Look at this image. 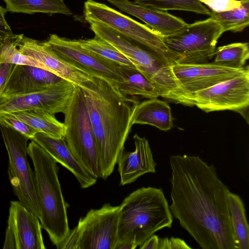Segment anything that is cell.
<instances>
[{
    "mask_svg": "<svg viewBox=\"0 0 249 249\" xmlns=\"http://www.w3.org/2000/svg\"><path fill=\"white\" fill-rule=\"evenodd\" d=\"M222 28L209 18L187 24L172 35L161 36L169 50L177 58V63L200 64L209 63L213 56Z\"/></svg>",
    "mask_w": 249,
    "mask_h": 249,
    "instance_id": "52a82bcc",
    "label": "cell"
},
{
    "mask_svg": "<svg viewBox=\"0 0 249 249\" xmlns=\"http://www.w3.org/2000/svg\"><path fill=\"white\" fill-rule=\"evenodd\" d=\"M133 139L134 151L123 150L117 159L116 163L118 164L121 185L130 184L145 174L156 172V163L148 141L137 134L134 135Z\"/></svg>",
    "mask_w": 249,
    "mask_h": 249,
    "instance_id": "ac0fdd59",
    "label": "cell"
},
{
    "mask_svg": "<svg viewBox=\"0 0 249 249\" xmlns=\"http://www.w3.org/2000/svg\"><path fill=\"white\" fill-rule=\"evenodd\" d=\"M207 5L213 12H221L238 8L240 0H198Z\"/></svg>",
    "mask_w": 249,
    "mask_h": 249,
    "instance_id": "d6a6232c",
    "label": "cell"
},
{
    "mask_svg": "<svg viewBox=\"0 0 249 249\" xmlns=\"http://www.w3.org/2000/svg\"><path fill=\"white\" fill-rule=\"evenodd\" d=\"M2 63L28 65L46 70L41 63L19 51L14 34L7 37L0 45V64Z\"/></svg>",
    "mask_w": 249,
    "mask_h": 249,
    "instance_id": "f546056e",
    "label": "cell"
},
{
    "mask_svg": "<svg viewBox=\"0 0 249 249\" xmlns=\"http://www.w3.org/2000/svg\"><path fill=\"white\" fill-rule=\"evenodd\" d=\"M39 218L19 201H10L3 249H45Z\"/></svg>",
    "mask_w": 249,
    "mask_h": 249,
    "instance_id": "5bb4252c",
    "label": "cell"
},
{
    "mask_svg": "<svg viewBox=\"0 0 249 249\" xmlns=\"http://www.w3.org/2000/svg\"><path fill=\"white\" fill-rule=\"evenodd\" d=\"M118 69L123 82L116 86L123 95L140 96L147 99L160 96L158 88L134 65L119 64Z\"/></svg>",
    "mask_w": 249,
    "mask_h": 249,
    "instance_id": "7402d4cb",
    "label": "cell"
},
{
    "mask_svg": "<svg viewBox=\"0 0 249 249\" xmlns=\"http://www.w3.org/2000/svg\"><path fill=\"white\" fill-rule=\"evenodd\" d=\"M192 99L195 106L206 112L230 110L246 118L249 105V70L194 93Z\"/></svg>",
    "mask_w": 249,
    "mask_h": 249,
    "instance_id": "30bf717a",
    "label": "cell"
},
{
    "mask_svg": "<svg viewBox=\"0 0 249 249\" xmlns=\"http://www.w3.org/2000/svg\"><path fill=\"white\" fill-rule=\"evenodd\" d=\"M79 233L76 226L72 230H70L68 235L56 248L79 249Z\"/></svg>",
    "mask_w": 249,
    "mask_h": 249,
    "instance_id": "836d02e7",
    "label": "cell"
},
{
    "mask_svg": "<svg viewBox=\"0 0 249 249\" xmlns=\"http://www.w3.org/2000/svg\"><path fill=\"white\" fill-rule=\"evenodd\" d=\"M133 124H149L168 131L173 125L171 107L167 103L157 98L142 101L137 107Z\"/></svg>",
    "mask_w": 249,
    "mask_h": 249,
    "instance_id": "44dd1931",
    "label": "cell"
},
{
    "mask_svg": "<svg viewBox=\"0 0 249 249\" xmlns=\"http://www.w3.org/2000/svg\"><path fill=\"white\" fill-rule=\"evenodd\" d=\"M241 5L234 9L221 12H210V18L216 20L223 32H242L249 24V0H240Z\"/></svg>",
    "mask_w": 249,
    "mask_h": 249,
    "instance_id": "4316f807",
    "label": "cell"
},
{
    "mask_svg": "<svg viewBox=\"0 0 249 249\" xmlns=\"http://www.w3.org/2000/svg\"><path fill=\"white\" fill-rule=\"evenodd\" d=\"M46 41L61 57L85 71L91 76L105 79L116 86L123 82L118 64L84 49L77 40L51 34Z\"/></svg>",
    "mask_w": 249,
    "mask_h": 249,
    "instance_id": "4fadbf2b",
    "label": "cell"
},
{
    "mask_svg": "<svg viewBox=\"0 0 249 249\" xmlns=\"http://www.w3.org/2000/svg\"><path fill=\"white\" fill-rule=\"evenodd\" d=\"M170 210L202 249H237L230 222L228 187L215 166L198 156L170 158Z\"/></svg>",
    "mask_w": 249,
    "mask_h": 249,
    "instance_id": "6da1fadb",
    "label": "cell"
},
{
    "mask_svg": "<svg viewBox=\"0 0 249 249\" xmlns=\"http://www.w3.org/2000/svg\"><path fill=\"white\" fill-rule=\"evenodd\" d=\"M137 247L133 243L117 242L114 249H135Z\"/></svg>",
    "mask_w": 249,
    "mask_h": 249,
    "instance_id": "8d00e7d4",
    "label": "cell"
},
{
    "mask_svg": "<svg viewBox=\"0 0 249 249\" xmlns=\"http://www.w3.org/2000/svg\"><path fill=\"white\" fill-rule=\"evenodd\" d=\"M107 1L121 11L141 19L161 36L175 33L187 24L182 18L165 11L135 4L129 0Z\"/></svg>",
    "mask_w": 249,
    "mask_h": 249,
    "instance_id": "d6986e66",
    "label": "cell"
},
{
    "mask_svg": "<svg viewBox=\"0 0 249 249\" xmlns=\"http://www.w3.org/2000/svg\"><path fill=\"white\" fill-rule=\"evenodd\" d=\"M172 68L183 92L193 101L194 93L232 78L249 70L248 66L233 69L212 62L200 64L175 63L172 65Z\"/></svg>",
    "mask_w": 249,
    "mask_h": 249,
    "instance_id": "2e32d148",
    "label": "cell"
},
{
    "mask_svg": "<svg viewBox=\"0 0 249 249\" xmlns=\"http://www.w3.org/2000/svg\"><path fill=\"white\" fill-rule=\"evenodd\" d=\"M75 87L64 80L41 91L0 96V115L32 109L42 110L54 115L64 113Z\"/></svg>",
    "mask_w": 249,
    "mask_h": 249,
    "instance_id": "7c38bea8",
    "label": "cell"
},
{
    "mask_svg": "<svg viewBox=\"0 0 249 249\" xmlns=\"http://www.w3.org/2000/svg\"><path fill=\"white\" fill-rule=\"evenodd\" d=\"M14 39L19 51L41 63L45 70L70 82L75 87H80L90 81L92 76L85 71L68 62L56 53L46 41H41L24 36L14 35Z\"/></svg>",
    "mask_w": 249,
    "mask_h": 249,
    "instance_id": "9a60e30c",
    "label": "cell"
},
{
    "mask_svg": "<svg viewBox=\"0 0 249 249\" xmlns=\"http://www.w3.org/2000/svg\"><path fill=\"white\" fill-rule=\"evenodd\" d=\"M91 124L99 157L101 178L113 172L133 125L135 97L122 94L115 85L97 77L79 87Z\"/></svg>",
    "mask_w": 249,
    "mask_h": 249,
    "instance_id": "7a4b0ae2",
    "label": "cell"
},
{
    "mask_svg": "<svg viewBox=\"0 0 249 249\" xmlns=\"http://www.w3.org/2000/svg\"><path fill=\"white\" fill-rule=\"evenodd\" d=\"M27 154L34 166L40 224L57 248L70 231L67 212L69 204L62 192L57 162L33 141L28 145Z\"/></svg>",
    "mask_w": 249,
    "mask_h": 249,
    "instance_id": "277c9868",
    "label": "cell"
},
{
    "mask_svg": "<svg viewBox=\"0 0 249 249\" xmlns=\"http://www.w3.org/2000/svg\"><path fill=\"white\" fill-rule=\"evenodd\" d=\"M133 2L163 11L181 10L207 15L210 13L198 0H134Z\"/></svg>",
    "mask_w": 249,
    "mask_h": 249,
    "instance_id": "83f0119b",
    "label": "cell"
},
{
    "mask_svg": "<svg viewBox=\"0 0 249 249\" xmlns=\"http://www.w3.org/2000/svg\"><path fill=\"white\" fill-rule=\"evenodd\" d=\"M6 9L11 13L33 14L36 13L49 15L62 14L67 16L72 14L64 0H3Z\"/></svg>",
    "mask_w": 249,
    "mask_h": 249,
    "instance_id": "d4e9b609",
    "label": "cell"
},
{
    "mask_svg": "<svg viewBox=\"0 0 249 249\" xmlns=\"http://www.w3.org/2000/svg\"><path fill=\"white\" fill-rule=\"evenodd\" d=\"M84 13L86 21L91 20L104 24L153 52L170 65L177 63V57L166 47L161 36L146 25L93 0L85 2Z\"/></svg>",
    "mask_w": 249,
    "mask_h": 249,
    "instance_id": "9c48e42d",
    "label": "cell"
},
{
    "mask_svg": "<svg viewBox=\"0 0 249 249\" xmlns=\"http://www.w3.org/2000/svg\"><path fill=\"white\" fill-rule=\"evenodd\" d=\"M120 205L118 242L131 243L137 247L157 231L172 227L173 217L161 188H140Z\"/></svg>",
    "mask_w": 249,
    "mask_h": 249,
    "instance_id": "3957f363",
    "label": "cell"
},
{
    "mask_svg": "<svg viewBox=\"0 0 249 249\" xmlns=\"http://www.w3.org/2000/svg\"><path fill=\"white\" fill-rule=\"evenodd\" d=\"M87 21L95 36L113 46L158 88L160 97L170 99L179 92L180 86L172 65L163 58L99 22Z\"/></svg>",
    "mask_w": 249,
    "mask_h": 249,
    "instance_id": "5b68a950",
    "label": "cell"
},
{
    "mask_svg": "<svg viewBox=\"0 0 249 249\" xmlns=\"http://www.w3.org/2000/svg\"><path fill=\"white\" fill-rule=\"evenodd\" d=\"M29 124L38 132H43L58 138H63L66 127L54 114L40 109L14 112L7 114Z\"/></svg>",
    "mask_w": 249,
    "mask_h": 249,
    "instance_id": "603a6c76",
    "label": "cell"
},
{
    "mask_svg": "<svg viewBox=\"0 0 249 249\" xmlns=\"http://www.w3.org/2000/svg\"><path fill=\"white\" fill-rule=\"evenodd\" d=\"M120 210L121 205L105 203L81 217L76 226L80 236L79 249H114L118 241Z\"/></svg>",
    "mask_w": 249,
    "mask_h": 249,
    "instance_id": "8fae6325",
    "label": "cell"
},
{
    "mask_svg": "<svg viewBox=\"0 0 249 249\" xmlns=\"http://www.w3.org/2000/svg\"><path fill=\"white\" fill-rule=\"evenodd\" d=\"M77 41L84 49L104 59L120 65H133L113 46L97 36L90 39H79Z\"/></svg>",
    "mask_w": 249,
    "mask_h": 249,
    "instance_id": "f1b7e54d",
    "label": "cell"
},
{
    "mask_svg": "<svg viewBox=\"0 0 249 249\" xmlns=\"http://www.w3.org/2000/svg\"><path fill=\"white\" fill-rule=\"evenodd\" d=\"M0 123L13 128L31 140L38 132L29 124L7 114L0 115Z\"/></svg>",
    "mask_w": 249,
    "mask_h": 249,
    "instance_id": "1f68e13d",
    "label": "cell"
},
{
    "mask_svg": "<svg viewBox=\"0 0 249 249\" xmlns=\"http://www.w3.org/2000/svg\"><path fill=\"white\" fill-rule=\"evenodd\" d=\"M64 139L77 161L91 176L101 178L96 142L81 88L76 86L64 112Z\"/></svg>",
    "mask_w": 249,
    "mask_h": 249,
    "instance_id": "8992f818",
    "label": "cell"
},
{
    "mask_svg": "<svg viewBox=\"0 0 249 249\" xmlns=\"http://www.w3.org/2000/svg\"><path fill=\"white\" fill-rule=\"evenodd\" d=\"M32 141L37 143L57 162L72 173L78 181L81 188H87L96 183L97 178L89 174L77 161L64 138H58L43 132H38Z\"/></svg>",
    "mask_w": 249,
    "mask_h": 249,
    "instance_id": "ffe728a7",
    "label": "cell"
},
{
    "mask_svg": "<svg viewBox=\"0 0 249 249\" xmlns=\"http://www.w3.org/2000/svg\"><path fill=\"white\" fill-rule=\"evenodd\" d=\"M213 63L233 69L243 68L249 58V43H233L215 49Z\"/></svg>",
    "mask_w": 249,
    "mask_h": 249,
    "instance_id": "484cf974",
    "label": "cell"
},
{
    "mask_svg": "<svg viewBox=\"0 0 249 249\" xmlns=\"http://www.w3.org/2000/svg\"><path fill=\"white\" fill-rule=\"evenodd\" d=\"M140 249H190L185 241L179 238H161L154 234L145 240Z\"/></svg>",
    "mask_w": 249,
    "mask_h": 249,
    "instance_id": "4dcf8cb0",
    "label": "cell"
},
{
    "mask_svg": "<svg viewBox=\"0 0 249 249\" xmlns=\"http://www.w3.org/2000/svg\"><path fill=\"white\" fill-rule=\"evenodd\" d=\"M228 204L230 222L237 249H249V225L244 202L241 197L230 192Z\"/></svg>",
    "mask_w": 249,
    "mask_h": 249,
    "instance_id": "cb8c5ba5",
    "label": "cell"
},
{
    "mask_svg": "<svg viewBox=\"0 0 249 249\" xmlns=\"http://www.w3.org/2000/svg\"><path fill=\"white\" fill-rule=\"evenodd\" d=\"M7 12L6 8L0 5V45L7 37L13 35L10 26L5 20V16Z\"/></svg>",
    "mask_w": 249,
    "mask_h": 249,
    "instance_id": "e575fe53",
    "label": "cell"
},
{
    "mask_svg": "<svg viewBox=\"0 0 249 249\" xmlns=\"http://www.w3.org/2000/svg\"><path fill=\"white\" fill-rule=\"evenodd\" d=\"M64 80L46 70L28 65H14L0 87V96H12L44 90Z\"/></svg>",
    "mask_w": 249,
    "mask_h": 249,
    "instance_id": "e0dca14e",
    "label": "cell"
},
{
    "mask_svg": "<svg viewBox=\"0 0 249 249\" xmlns=\"http://www.w3.org/2000/svg\"><path fill=\"white\" fill-rule=\"evenodd\" d=\"M0 130L8 155V175L18 201L40 219L41 211L34 172L27 160L25 135L0 123Z\"/></svg>",
    "mask_w": 249,
    "mask_h": 249,
    "instance_id": "ba28073f",
    "label": "cell"
},
{
    "mask_svg": "<svg viewBox=\"0 0 249 249\" xmlns=\"http://www.w3.org/2000/svg\"><path fill=\"white\" fill-rule=\"evenodd\" d=\"M14 64H0V87L4 82Z\"/></svg>",
    "mask_w": 249,
    "mask_h": 249,
    "instance_id": "d590c367",
    "label": "cell"
}]
</instances>
